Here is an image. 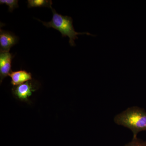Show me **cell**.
I'll return each instance as SVG.
<instances>
[{
	"instance_id": "7a4b0ae2",
	"label": "cell",
	"mask_w": 146,
	"mask_h": 146,
	"mask_svg": "<svg viewBox=\"0 0 146 146\" xmlns=\"http://www.w3.org/2000/svg\"><path fill=\"white\" fill-rule=\"evenodd\" d=\"M53 13L52 19L49 22H44L39 19L37 20L42 23L46 27L52 28L60 32L63 37L68 36L70 40L69 43L72 46H76L74 41L77 39V35H80L94 36L93 35L88 32L78 33L75 30L73 25V20L70 16H63L59 14L54 9L51 8Z\"/></svg>"
},
{
	"instance_id": "3957f363",
	"label": "cell",
	"mask_w": 146,
	"mask_h": 146,
	"mask_svg": "<svg viewBox=\"0 0 146 146\" xmlns=\"http://www.w3.org/2000/svg\"><path fill=\"white\" fill-rule=\"evenodd\" d=\"M40 86L39 82L32 79L23 84L13 86L11 91L13 96L16 99L29 103L33 93L38 90Z\"/></svg>"
},
{
	"instance_id": "5b68a950",
	"label": "cell",
	"mask_w": 146,
	"mask_h": 146,
	"mask_svg": "<svg viewBox=\"0 0 146 146\" xmlns=\"http://www.w3.org/2000/svg\"><path fill=\"white\" fill-rule=\"evenodd\" d=\"M14 56L9 52L0 53V81L2 82L4 79L11 72V63Z\"/></svg>"
},
{
	"instance_id": "8992f818",
	"label": "cell",
	"mask_w": 146,
	"mask_h": 146,
	"mask_svg": "<svg viewBox=\"0 0 146 146\" xmlns=\"http://www.w3.org/2000/svg\"><path fill=\"white\" fill-rule=\"evenodd\" d=\"M8 76L11 78V84L13 86L23 84L33 79L31 73L25 70L12 71Z\"/></svg>"
},
{
	"instance_id": "6da1fadb",
	"label": "cell",
	"mask_w": 146,
	"mask_h": 146,
	"mask_svg": "<svg viewBox=\"0 0 146 146\" xmlns=\"http://www.w3.org/2000/svg\"><path fill=\"white\" fill-rule=\"evenodd\" d=\"M114 121L118 125L130 129L133 138H137L138 133L146 131V112L138 106L128 108L115 116Z\"/></svg>"
},
{
	"instance_id": "277c9868",
	"label": "cell",
	"mask_w": 146,
	"mask_h": 146,
	"mask_svg": "<svg viewBox=\"0 0 146 146\" xmlns=\"http://www.w3.org/2000/svg\"><path fill=\"white\" fill-rule=\"evenodd\" d=\"M19 38L11 32L0 30L1 52H9L11 48L18 43Z\"/></svg>"
},
{
	"instance_id": "ba28073f",
	"label": "cell",
	"mask_w": 146,
	"mask_h": 146,
	"mask_svg": "<svg viewBox=\"0 0 146 146\" xmlns=\"http://www.w3.org/2000/svg\"><path fill=\"white\" fill-rule=\"evenodd\" d=\"M18 1L17 0H1L0 4H5L8 6V11L12 12L15 9L18 8L19 6L18 4Z\"/></svg>"
},
{
	"instance_id": "9c48e42d",
	"label": "cell",
	"mask_w": 146,
	"mask_h": 146,
	"mask_svg": "<svg viewBox=\"0 0 146 146\" xmlns=\"http://www.w3.org/2000/svg\"><path fill=\"white\" fill-rule=\"evenodd\" d=\"M124 146H146V141H143L138 138H133L132 141Z\"/></svg>"
},
{
	"instance_id": "52a82bcc",
	"label": "cell",
	"mask_w": 146,
	"mask_h": 146,
	"mask_svg": "<svg viewBox=\"0 0 146 146\" xmlns=\"http://www.w3.org/2000/svg\"><path fill=\"white\" fill-rule=\"evenodd\" d=\"M28 8L36 7H47L51 8L52 2L48 0H28L27 1Z\"/></svg>"
}]
</instances>
